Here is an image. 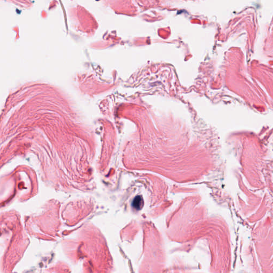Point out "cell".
Here are the masks:
<instances>
[{"label": "cell", "mask_w": 273, "mask_h": 273, "mask_svg": "<svg viewBox=\"0 0 273 273\" xmlns=\"http://www.w3.org/2000/svg\"><path fill=\"white\" fill-rule=\"evenodd\" d=\"M133 205L134 208L137 209H140L141 205H143V200L140 196L136 197L133 202Z\"/></svg>", "instance_id": "cell-1"}]
</instances>
